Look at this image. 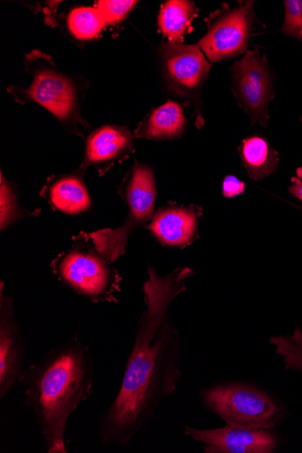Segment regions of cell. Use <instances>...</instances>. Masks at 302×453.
Masks as SVG:
<instances>
[{
  "label": "cell",
  "mask_w": 302,
  "mask_h": 453,
  "mask_svg": "<svg viewBox=\"0 0 302 453\" xmlns=\"http://www.w3.org/2000/svg\"><path fill=\"white\" fill-rule=\"evenodd\" d=\"M194 274L180 267L165 276L151 266L143 283L145 310L137 326L120 389L97 422L103 446L131 443L152 419L182 380L181 336L170 321L172 303L187 290Z\"/></svg>",
  "instance_id": "1"
},
{
  "label": "cell",
  "mask_w": 302,
  "mask_h": 453,
  "mask_svg": "<svg viewBox=\"0 0 302 453\" xmlns=\"http://www.w3.org/2000/svg\"><path fill=\"white\" fill-rule=\"evenodd\" d=\"M95 361L90 348L74 337L24 370L19 382L49 453H66L71 416L93 394Z\"/></svg>",
  "instance_id": "2"
},
{
  "label": "cell",
  "mask_w": 302,
  "mask_h": 453,
  "mask_svg": "<svg viewBox=\"0 0 302 453\" xmlns=\"http://www.w3.org/2000/svg\"><path fill=\"white\" fill-rule=\"evenodd\" d=\"M68 250L51 263L58 280L76 295L93 303H114L120 293L121 277L113 263L97 250L89 233L72 237Z\"/></svg>",
  "instance_id": "3"
},
{
  "label": "cell",
  "mask_w": 302,
  "mask_h": 453,
  "mask_svg": "<svg viewBox=\"0 0 302 453\" xmlns=\"http://www.w3.org/2000/svg\"><path fill=\"white\" fill-rule=\"evenodd\" d=\"M27 72L32 75L29 88L11 87L15 100L25 104L35 102L51 111L72 134L82 136L79 127L89 129L80 112V88L71 77L62 73L51 58L34 50L27 55Z\"/></svg>",
  "instance_id": "4"
},
{
  "label": "cell",
  "mask_w": 302,
  "mask_h": 453,
  "mask_svg": "<svg viewBox=\"0 0 302 453\" xmlns=\"http://www.w3.org/2000/svg\"><path fill=\"white\" fill-rule=\"evenodd\" d=\"M200 397L213 414L238 428L275 431L288 416L286 408L275 396L245 383L207 388Z\"/></svg>",
  "instance_id": "5"
},
{
  "label": "cell",
  "mask_w": 302,
  "mask_h": 453,
  "mask_svg": "<svg viewBox=\"0 0 302 453\" xmlns=\"http://www.w3.org/2000/svg\"><path fill=\"white\" fill-rule=\"evenodd\" d=\"M127 202L128 212L118 228H105L89 233L97 250L110 262L115 263L126 253L129 237L151 222L154 216L157 196L153 170L136 162L118 188Z\"/></svg>",
  "instance_id": "6"
},
{
  "label": "cell",
  "mask_w": 302,
  "mask_h": 453,
  "mask_svg": "<svg viewBox=\"0 0 302 453\" xmlns=\"http://www.w3.org/2000/svg\"><path fill=\"white\" fill-rule=\"evenodd\" d=\"M159 59L165 86L169 93L194 109L196 126L202 128V89L211 70L199 47L166 42L159 48Z\"/></svg>",
  "instance_id": "7"
},
{
  "label": "cell",
  "mask_w": 302,
  "mask_h": 453,
  "mask_svg": "<svg viewBox=\"0 0 302 453\" xmlns=\"http://www.w3.org/2000/svg\"><path fill=\"white\" fill-rule=\"evenodd\" d=\"M254 2H239L235 8L223 4L206 18L207 33L197 46L212 63L234 58L244 53L259 21Z\"/></svg>",
  "instance_id": "8"
},
{
  "label": "cell",
  "mask_w": 302,
  "mask_h": 453,
  "mask_svg": "<svg viewBox=\"0 0 302 453\" xmlns=\"http://www.w3.org/2000/svg\"><path fill=\"white\" fill-rule=\"evenodd\" d=\"M232 90L252 126L267 127L269 105L275 98L274 75L265 55L257 48L247 51L231 68Z\"/></svg>",
  "instance_id": "9"
},
{
  "label": "cell",
  "mask_w": 302,
  "mask_h": 453,
  "mask_svg": "<svg viewBox=\"0 0 302 453\" xmlns=\"http://www.w3.org/2000/svg\"><path fill=\"white\" fill-rule=\"evenodd\" d=\"M185 435L202 445L205 453H273L280 446L274 431L249 430L227 425L222 428L185 426Z\"/></svg>",
  "instance_id": "10"
},
{
  "label": "cell",
  "mask_w": 302,
  "mask_h": 453,
  "mask_svg": "<svg viewBox=\"0 0 302 453\" xmlns=\"http://www.w3.org/2000/svg\"><path fill=\"white\" fill-rule=\"evenodd\" d=\"M0 291V398L4 399L25 370L26 347L13 300Z\"/></svg>",
  "instance_id": "11"
},
{
  "label": "cell",
  "mask_w": 302,
  "mask_h": 453,
  "mask_svg": "<svg viewBox=\"0 0 302 453\" xmlns=\"http://www.w3.org/2000/svg\"><path fill=\"white\" fill-rule=\"evenodd\" d=\"M202 215L197 205L169 203L154 214L146 228L162 245L184 250L198 239Z\"/></svg>",
  "instance_id": "12"
},
{
  "label": "cell",
  "mask_w": 302,
  "mask_h": 453,
  "mask_svg": "<svg viewBox=\"0 0 302 453\" xmlns=\"http://www.w3.org/2000/svg\"><path fill=\"white\" fill-rule=\"evenodd\" d=\"M135 134L126 127L105 126L98 128L86 140L84 159L79 171L89 167L104 176L117 163L128 158L135 150Z\"/></svg>",
  "instance_id": "13"
},
{
  "label": "cell",
  "mask_w": 302,
  "mask_h": 453,
  "mask_svg": "<svg viewBox=\"0 0 302 453\" xmlns=\"http://www.w3.org/2000/svg\"><path fill=\"white\" fill-rule=\"evenodd\" d=\"M81 171L72 174L53 176L48 180L40 195L56 211L67 215H80L92 208V200L82 180Z\"/></svg>",
  "instance_id": "14"
},
{
  "label": "cell",
  "mask_w": 302,
  "mask_h": 453,
  "mask_svg": "<svg viewBox=\"0 0 302 453\" xmlns=\"http://www.w3.org/2000/svg\"><path fill=\"white\" fill-rule=\"evenodd\" d=\"M186 129L187 119L182 107L178 103L168 101L143 119L135 133V137L172 141L180 139Z\"/></svg>",
  "instance_id": "15"
},
{
  "label": "cell",
  "mask_w": 302,
  "mask_h": 453,
  "mask_svg": "<svg viewBox=\"0 0 302 453\" xmlns=\"http://www.w3.org/2000/svg\"><path fill=\"white\" fill-rule=\"evenodd\" d=\"M238 150L244 167L253 180L266 179L278 168L279 154L262 136L244 139Z\"/></svg>",
  "instance_id": "16"
},
{
  "label": "cell",
  "mask_w": 302,
  "mask_h": 453,
  "mask_svg": "<svg viewBox=\"0 0 302 453\" xmlns=\"http://www.w3.org/2000/svg\"><path fill=\"white\" fill-rule=\"evenodd\" d=\"M198 9L193 2L169 0L160 9L158 25L167 42L183 43L186 35L192 30V22L197 17Z\"/></svg>",
  "instance_id": "17"
},
{
  "label": "cell",
  "mask_w": 302,
  "mask_h": 453,
  "mask_svg": "<svg viewBox=\"0 0 302 453\" xmlns=\"http://www.w3.org/2000/svg\"><path fill=\"white\" fill-rule=\"evenodd\" d=\"M105 26V20L97 8H76L67 17V28L78 40L97 38Z\"/></svg>",
  "instance_id": "18"
},
{
  "label": "cell",
  "mask_w": 302,
  "mask_h": 453,
  "mask_svg": "<svg viewBox=\"0 0 302 453\" xmlns=\"http://www.w3.org/2000/svg\"><path fill=\"white\" fill-rule=\"evenodd\" d=\"M270 344L282 357L285 370L302 373V332L299 327H296L291 335L272 337Z\"/></svg>",
  "instance_id": "19"
},
{
  "label": "cell",
  "mask_w": 302,
  "mask_h": 453,
  "mask_svg": "<svg viewBox=\"0 0 302 453\" xmlns=\"http://www.w3.org/2000/svg\"><path fill=\"white\" fill-rule=\"evenodd\" d=\"M28 216L18 207L13 189L2 176V230L8 228L16 219Z\"/></svg>",
  "instance_id": "20"
},
{
  "label": "cell",
  "mask_w": 302,
  "mask_h": 453,
  "mask_svg": "<svg viewBox=\"0 0 302 453\" xmlns=\"http://www.w3.org/2000/svg\"><path fill=\"white\" fill-rule=\"evenodd\" d=\"M137 2H122V0H101L97 9L101 12L106 25L119 24L137 4Z\"/></svg>",
  "instance_id": "21"
},
{
  "label": "cell",
  "mask_w": 302,
  "mask_h": 453,
  "mask_svg": "<svg viewBox=\"0 0 302 453\" xmlns=\"http://www.w3.org/2000/svg\"><path fill=\"white\" fill-rule=\"evenodd\" d=\"M285 20L281 32L302 41V0L284 2Z\"/></svg>",
  "instance_id": "22"
},
{
  "label": "cell",
  "mask_w": 302,
  "mask_h": 453,
  "mask_svg": "<svg viewBox=\"0 0 302 453\" xmlns=\"http://www.w3.org/2000/svg\"><path fill=\"white\" fill-rule=\"evenodd\" d=\"M245 185L235 176H228L223 183L225 197H234L244 192Z\"/></svg>",
  "instance_id": "23"
},
{
  "label": "cell",
  "mask_w": 302,
  "mask_h": 453,
  "mask_svg": "<svg viewBox=\"0 0 302 453\" xmlns=\"http://www.w3.org/2000/svg\"><path fill=\"white\" fill-rule=\"evenodd\" d=\"M289 192L302 202V168L298 169L296 175L291 179Z\"/></svg>",
  "instance_id": "24"
},
{
  "label": "cell",
  "mask_w": 302,
  "mask_h": 453,
  "mask_svg": "<svg viewBox=\"0 0 302 453\" xmlns=\"http://www.w3.org/2000/svg\"><path fill=\"white\" fill-rule=\"evenodd\" d=\"M299 120H300V122H301V125H302V116L300 117Z\"/></svg>",
  "instance_id": "25"
}]
</instances>
